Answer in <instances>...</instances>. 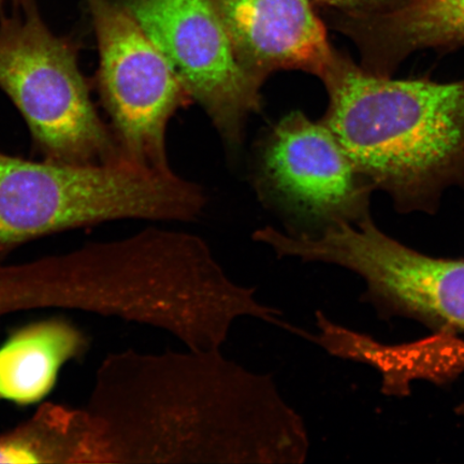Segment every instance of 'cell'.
Masks as SVG:
<instances>
[{"instance_id":"6da1fadb","label":"cell","mask_w":464,"mask_h":464,"mask_svg":"<svg viewBox=\"0 0 464 464\" xmlns=\"http://www.w3.org/2000/svg\"><path fill=\"white\" fill-rule=\"evenodd\" d=\"M84 408L108 463L300 464L309 456L303 416L275 376L222 350L109 353Z\"/></svg>"},{"instance_id":"7a4b0ae2","label":"cell","mask_w":464,"mask_h":464,"mask_svg":"<svg viewBox=\"0 0 464 464\" xmlns=\"http://www.w3.org/2000/svg\"><path fill=\"white\" fill-rule=\"evenodd\" d=\"M321 81V120L399 212L435 213L446 191L464 190V78L377 77L338 51Z\"/></svg>"},{"instance_id":"3957f363","label":"cell","mask_w":464,"mask_h":464,"mask_svg":"<svg viewBox=\"0 0 464 464\" xmlns=\"http://www.w3.org/2000/svg\"><path fill=\"white\" fill-rule=\"evenodd\" d=\"M205 190L172 170L123 160L95 166L0 152V264L40 237L121 219L194 223Z\"/></svg>"},{"instance_id":"277c9868","label":"cell","mask_w":464,"mask_h":464,"mask_svg":"<svg viewBox=\"0 0 464 464\" xmlns=\"http://www.w3.org/2000/svg\"><path fill=\"white\" fill-rule=\"evenodd\" d=\"M81 44L45 24L36 0L0 11V90L31 131L44 160L95 166L123 160L109 124L92 100L80 68Z\"/></svg>"},{"instance_id":"5b68a950","label":"cell","mask_w":464,"mask_h":464,"mask_svg":"<svg viewBox=\"0 0 464 464\" xmlns=\"http://www.w3.org/2000/svg\"><path fill=\"white\" fill-rule=\"evenodd\" d=\"M252 237L277 258L355 272L368 284L369 294L390 310L464 330V260L434 258L406 247L377 228L370 217L312 237L290 236L272 226L255 230Z\"/></svg>"},{"instance_id":"8992f818","label":"cell","mask_w":464,"mask_h":464,"mask_svg":"<svg viewBox=\"0 0 464 464\" xmlns=\"http://www.w3.org/2000/svg\"><path fill=\"white\" fill-rule=\"evenodd\" d=\"M257 189L286 234L312 237L370 217L374 188L322 120L293 111L266 132Z\"/></svg>"},{"instance_id":"52a82bcc","label":"cell","mask_w":464,"mask_h":464,"mask_svg":"<svg viewBox=\"0 0 464 464\" xmlns=\"http://www.w3.org/2000/svg\"><path fill=\"white\" fill-rule=\"evenodd\" d=\"M100 65L92 84L109 118L121 156L167 169V131L193 100L169 63L113 0H84Z\"/></svg>"},{"instance_id":"ba28073f","label":"cell","mask_w":464,"mask_h":464,"mask_svg":"<svg viewBox=\"0 0 464 464\" xmlns=\"http://www.w3.org/2000/svg\"><path fill=\"white\" fill-rule=\"evenodd\" d=\"M169 63L230 148L263 106L258 83L237 62L213 0H113Z\"/></svg>"},{"instance_id":"9c48e42d","label":"cell","mask_w":464,"mask_h":464,"mask_svg":"<svg viewBox=\"0 0 464 464\" xmlns=\"http://www.w3.org/2000/svg\"><path fill=\"white\" fill-rule=\"evenodd\" d=\"M213 2L237 62L260 86L278 72L321 80L338 54L312 0Z\"/></svg>"},{"instance_id":"30bf717a","label":"cell","mask_w":464,"mask_h":464,"mask_svg":"<svg viewBox=\"0 0 464 464\" xmlns=\"http://www.w3.org/2000/svg\"><path fill=\"white\" fill-rule=\"evenodd\" d=\"M334 26L356 45L363 71L393 77L416 52L464 46V0H405L385 13L334 14Z\"/></svg>"},{"instance_id":"8fae6325","label":"cell","mask_w":464,"mask_h":464,"mask_svg":"<svg viewBox=\"0 0 464 464\" xmlns=\"http://www.w3.org/2000/svg\"><path fill=\"white\" fill-rule=\"evenodd\" d=\"M89 347L83 330L60 316L11 330L0 343V401L16 406L44 402L63 367L82 358Z\"/></svg>"},{"instance_id":"7c38bea8","label":"cell","mask_w":464,"mask_h":464,"mask_svg":"<svg viewBox=\"0 0 464 464\" xmlns=\"http://www.w3.org/2000/svg\"><path fill=\"white\" fill-rule=\"evenodd\" d=\"M108 464L95 420L85 408L42 402L0 433V464Z\"/></svg>"},{"instance_id":"4fadbf2b","label":"cell","mask_w":464,"mask_h":464,"mask_svg":"<svg viewBox=\"0 0 464 464\" xmlns=\"http://www.w3.org/2000/svg\"><path fill=\"white\" fill-rule=\"evenodd\" d=\"M342 15H371L398 7L405 0H312Z\"/></svg>"},{"instance_id":"5bb4252c","label":"cell","mask_w":464,"mask_h":464,"mask_svg":"<svg viewBox=\"0 0 464 464\" xmlns=\"http://www.w3.org/2000/svg\"><path fill=\"white\" fill-rule=\"evenodd\" d=\"M23 0H0V11H4L5 5L7 3L13 4V5H19Z\"/></svg>"},{"instance_id":"9a60e30c","label":"cell","mask_w":464,"mask_h":464,"mask_svg":"<svg viewBox=\"0 0 464 464\" xmlns=\"http://www.w3.org/2000/svg\"><path fill=\"white\" fill-rule=\"evenodd\" d=\"M459 413L464 415V405H462L461 408H459Z\"/></svg>"}]
</instances>
